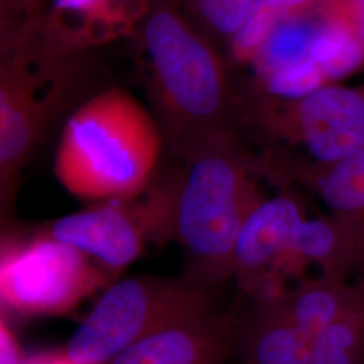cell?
<instances>
[{
	"label": "cell",
	"instance_id": "obj_1",
	"mask_svg": "<svg viewBox=\"0 0 364 364\" xmlns=\"http://www.w3.org/2000/svg\"><path fill=\"white\" fill-rule=\"evenodd\" d=\"M136 36L153 117L180 161L232 131L234 92L219 45L171 0H151Z\"/></svg>",
	"mask_w": 364,
	"mask_h": 364
},
{
	"label": "cell",
	"instance_id": "obj_2",
	"mask_svg": "<svg viewBox=\"0 0 364 364\" xmlns=\"http://www.w3.org/2000/svg\"><path fill=\"white\" fill-rule=\"evenodd\" d=\"M88 49L61 38L46 14L0 22V195L13 201L21 173L88 75Z\"/></svg>",
	"mask_w": 364,
	"mask_h": 364
},
{
	"label": "cell",
	"instance_id": "obj_3",
	"mask_svg": "<svg viewBox=\"0 0 364 364\" xmlns=\"http://www.w3.org/2000/svg\"><path fill=\"white\" fill-rule=\"evenodd\" d=\"M162 146L153 114L129 92L112 87L78 105L66 120L54 174L80 198H129L156 178Z\"/></svg>",
	"mask_w": 364,
	"mask_h": 364
},
{
	"label": "cell",
	"instance_id": "obj_4",
	"mask_svg": "<svg viewBox=\"0 0 364 364\" xmlns=\"http://www.w3.org/2000/svg\"><path fill=\"white\" fill-rule=\"evenodd\" d=\"M181 162L174 176L171 239L183 251L186 279L215 287L234 275L237 237L263 196L232 131Z\"/></svg>",
	"mask_w": 364,
	"mask_h": 364
},
{
	"label": "cell",
	"instance_id": "obj_5",
	"mask_svg": "<svg viewBox=\"0 0 364 364\" xmlns=\"http://www.w3.org/2000/svg\"><path fill=\"white\" fill-rule=\"evenodd\" d=\"M210 287L183 279L130 277L107 289L68 341L77 364H108L156 331L212 311Z\"/></svg>",
	"mask_w": 364,
	"mask_h": 364
},
{
	"label": "cell",
	"instance_id": "obj_6",
	"mask_svg": "<svg viewBox=\"0 0 364 364\" xmlns=\"http://www.w3.org/2000/svg\"><path fill=\"white\" fill-rule=\"evenodd\" d=\"M108 282V273L90 255L46 234L3 236L0 294L3 305L23 316L72 311Z\"/></svg>",
	"mask_w": 364,
	"mask_h": 364
},
{
	"label": "cell",
	"instance_id": "obj_7",
	"mask_svg": "<svg viewBox=\"0 0 364 364\" xmlns=\"http://www.w3.org/2000/svg\"><path fill=\"white\" fill-rule=\"evenodd\" d=\"M174 177L156 178L142 193L105 200L42 230L117 273L138 259L149 240L171 239Z\"/></svg>",
	"mask_w": 364,
	"mask_h": 364
},
{
	"label": "cell",
	"instance_id": "obj_8",
	"mask_svg": "<svg viewBox=\"0 0 364 364\" xmlns=\"http://www.w3.org/2000/svg\"><path fill=\"white\" fill-rule=\"evenodd\" d=\"M263 127L302 144L323 168L364 149V92L324 85L309 96L285 102L262 96Z\"/></svg>",
	"mask_w": 364,
	"mask_h": 364
},
{
	"label": "cell",
	"instance_id": "obj_9",
	"mask_svg": "<svg viewBox=\"0 0 364 364\" xmlns=\"http://www.w3.org/2000/svg\"><path fill=\"white\" fill-rule=\"evenodd\" d=\"M305 213L290 196L263 198L248 215L235 248L234 277L243 294L287 274L293 237Z\"/></svg>",
	"mask_w": 364,
	"mask_h": 364
},
{
	"label": "cell",
	"instance_id": "obj_10",
	"mask_svg": "<svg viewBox=\"0 0 364 364\" xmlns=\"http://www.w3.org/2000/svg\"><path fill=\"white\" fill-rule=\"evenodd\" d=\"M240 299L224 312L198 314L139 340L108 364H225L234 353Z\"/></svg>",
	"mask_w": 364,
	"mask_h": 364
},
{
	"label": "cell",
	"instance_id": "obj_11",
	"mask_svg": "<svg viewBox=\"0 0 364 364\" xmlns=\"http://www.w3.org/2000/svg\"><path fill=\"white\" fill-rule=\"evenodd\" d=\"M279 294L252 299L248 312L240 311L234 347L240 364H309L312 341L290 318Z\"/></svg>",
	"mask_w": 364,
	"mask_h": 364
},
{
	"label": "cell",
	"instance_id": "obj_12",
	"mask_svg": "<svg viewBox=\"0 0 364 364\" xmlns=\"http://www.w3.org/2000/svg\"><path fill=\"white\" fill-rule=\"evenodd\" d=\"M151 0H52L45 11L66 42L92 49L138 31Z\"/></svg>",
	"mask_w": 364,
	"mask_h": 364
},
{
	"label": "cell",
	"instance_id": "obj_13",
	"mask_svg": "<svg viewBox=\"0 0 364 364\" xmlns=\"http://www.w3.org/2000/svg\"><path fill=\"white\" fill-rule=\"evenodd\" d=\"M294 176L309 185L329 213L364 221V149L326 169L302 170Z\"/></svg>",
	"mask_w": 364,
	"mask_h": 364
},
{
	"label": "cell",
	"instance_id": "obj_14",
	"mask_svg": "<svg viewBox=\"0 0 364 364\" xmlns=\"http://www.w3.org/2000/svg\"><path fill=\"white\" fill-rule=\"evenodd\" d=\"M323 21L324 18L311 9L278 22L250 61L257 76L309 60Z\"/></svg>",
	"mask_w": 364,
	"mask_h": 364
},
{
	"label": "cell",
	"instance_id": "obj_15",
	"mask_svg": "<svg viewBox=\"0 0 364 364\" xmlns=\"http://www.w3.org/2000/svg\"><path fill=\"white\" fill-rule=\"evenodd\" d=\"M309 364H364V278L351 302L313 341Z\"/></svg>",
	"mask_w": 364,
	"mask_h": 364
},
{
	"label": "cell",
	"instance_id": "obj_16",
	"mask_svg": "<svg viewBox=\"0 0 364 364\" xmlns=\"http://www.w3.org/2000/svg\"><path fill=\"white\" fill-rule=\"evenodd\" d=\"M311 60L326 80L350 75L364 60V45L353 27L338 19L324 18L313 42Z\"/></svg>",
	"mask_w": 364,
	"mask_h": 364
},
{
	"label": "cell",
	"instance_id": "obj_17",
	"mask_svg": "<svg viewBox=\"0 0 364 364\" xmlns=\"http://www.w3.org/2000/svg\"><path fill=\"white\" fill-rule=\"evenodd\" d=\"M318 0H255L246 23L228 43L235 61L248 63L273 27L294 14L311 10Z\"/></svg>",
	"mask_w": 364,
	"mask_h": 364
},
{
	"label": "cell",
	"instance_id": "obj_18",
	"mask_svg": "<svg viewBox=\"0 0 364 364\" xmlns=\"http://www.w3.org/2000/svg\"><path fill=\"white\" fill-rule=\"evenodd\" d=\"M218 45L230 43L247 21L255 0H171Z\"/></svg>",
	"mask_w": 364,
	"mask_h": 364
},
{
	"label": "cell",
	"instance_id": "obj_19",
	"mask_svg": "<svg viewBox=\"0 0 364 364\" xmlns=\"http://www.w3.org/2000/svg\"><path fill=\"white\" fill-rule=\"evenodd\" d=\"M259 88L264 96L296 102L309 96L326 85V78L321 69L306 60L296 65L287 66L259 76Z\"/></svg>",
	"mask_w": 364,
	"mask_h": 364
},
{
	"label": "cell",
	"instance_id": "obj_20",
	"mask_svg": "<svg viewBox=\"0 0 364 364\" xmlns=\"http://www.w3.org/2000/svg\"><path fill=\"white\" fill-rule=\"evenodd\" d=\"M52 0H0V22H19L45 13Z\"/></svg>",
	"mask_w": 364,
	"mask_h": 364
},
{
	"label": "cell",
	"instance_id": "obj_21",
	"mask_svg": "<svg viewBox=\"0 0 364 364\" xmlns=\"http://www.w3.org/2000/svg\"><path fill=\"white\" fill-rule=\"evenodd\" d=\"M25 358L11 329L1 320L0 323V364H23Z\"/></svg>",
	"mask_w": 364,
	"mask_h": 364
},
{
	"label": "cell",
	"instance_id": "obj_22",
	"mask_svg": "<svg viewBox=\"0 0 364 364\" xmlns=\"http://www.w3.org/2000/svg\"><path fill=\"white\" fill-rule=\"evenodd\" d=\"M23 364H77L72 362L65 355V352H49L34 355L28 359H25Z\"/></svg>",
	"mask_w": 364,
	"mask_h": 364
},
{
	"label": "cell",
	"instance_id": "obj_23",
	"mask_svg": "<svg viewBox=\"0 0 364 364\" xmlns=\"http://www.w3.org/2000/svg\"><path fill=\"white\" fill-rule=\"evenodd\" d=\"M355 3L358 6V19H356L355 31L364 45V0H358Z\"/></svg>",
	"mask_w": 364,
	"mask_h": 364
}]
</instances>
